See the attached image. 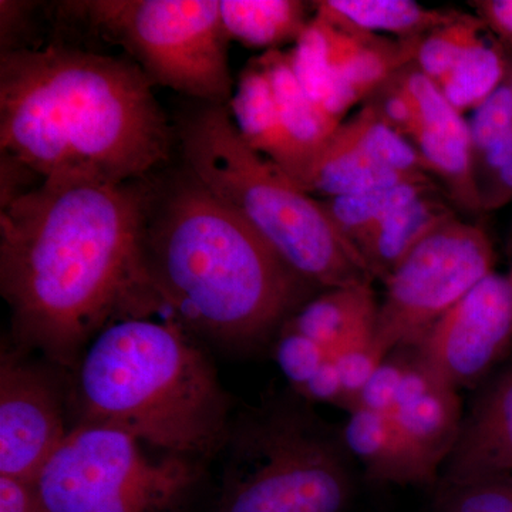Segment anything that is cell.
Returning <instances> with one entry per match:
<instances>
[{
	"instance_id": "cell-34",
	"label": "cell",
	"mask_w": 512,
	"mask_h": 512,
	"mask_svg": "<svg viewBox=\"0 0 512 512\" xmlns=\"http://www.w3.org/2000/svg\"><path fill=\"white\" fill-rule=\"evenodd\" d=\"M387 356L376 348L375 336L330 356L338 366L349 413L355 410L357 397Z\"/></svg>"
},
{
	"instance_id": "cell-27",
	"label": "cell",
	"mask_w": 512,
	"mask_h": 512,
	"mask_svg": "<svg viewBox=\"0 0 512 512\" xmlns=\"http://www.w3.org/2000/svg\"><path fill=\"white\" fill-rule=\"evenodd\" d=\"M338 133L389 170L431 177L429 168L416 148L390 127L370 103H363L356 114L343 120Z\"/></svg>"
},
{
	"instance_id": "cell-22",
	"label": "cell",
	"mask_w": 512,
	"mask_h": 512,
	"mask_svg": "<svg viewBox=\"0 0 512 512\" xmlns=\"http://www.w3.org/2000/svg\"><path fill=\"white\" fill-rule=\"evenodd\" d=\"M316 12L373 35L423 39L460 18L456 9L427 8L412 0H319Z\"/></svg>"
},
{
	"instance_id": "cell-26",
	"label": "cell",
	"mask_w": 512,
	"mask_h": 512,
	"mask_svg": "<svg viewBox=\"0 0 512 512\" xmlns=\"http://www.w3.org/2000/svg\"><path fill=\"white\" fill-rule=\"evenodd\" d=\"M511 66L510 57L497 40L488 42L484 37L437 86L458 113L476 111L504 83Z\"/></svg>"
},
{
	"instance_id": "cell-32",
	"label": "cell",
	"mask_w": 512,
	"mask_h": 512,
	"mask_svg": "<svg viewBox=\"0 0 512 512\" xmlns=\"http://www.w3.org/2000/svg\"><path fill=\"white\" fill-rule=\"evenodd\" d=\"M473 167L481 214L512 202V143L477 154Z\"/></svg>"
},
{
	"instance_id": "cell-16",
	"label": "cell",
	"mask_w": 512,
	"mask_h": 512,
	"mask_svg": "<svg viewBox=\"0 0 512 512\" xmlns=\"http://www.w3.org/2000/svg\"><path fill=\"white\" fill-rule=\"evenodd\" d=\"M342 437L372 483L433 488L439 484L440 471L386 414L353 410Z\"/></svg>"
},
{
	"instance_id": "cell-8",
	"label": "cell",
	"mask_w": 512,
	"mask_h": 512,
	"mask_svg": "<svg viewBox=\"0 0 512 512\" xmlns=\"http://www.w3.org/2000/svg\"><path fill=\"white\" fill-rule=\"evenodd\" d=\"M484 227L460 217L424 239L383 282L375 345L384 356L413 348L471 289L495 272Z\"/></svg>"
},
{
	"instance_id": "cell-30",
	"label": "cell",
	"mask_w": 512,
	"mask_h": 512,
	"mask_svg": "<svg viewBox=\"0 0 512 512\" xmlns=\"http://www.w3.org/2000/svg\"><path fill=\"white\" fill-rule=\"evenodd\" d=\"M470 126L473 157L512 143V90L505 82L473 113Z\"/></svg>"
},
{
	"instance_id": "cell-31",
	"label": "cell",
	"mask_w": 512,
	"mask_h": 512,
	"mask_svg": "<svg viewBox=\"0 0 512 512\" xmlns=\"http://www.w3.org/2000/svg\"><path fill=\"white\" fill-rule=\"evenodd\" d=\"M274 356L282 375L286 377L295 393L301 392L329 357L322 345L306 338L288 325H285L276 336Z\"/></svg>"
},
{
	"instance_id": "cell-9",
	"label": "cell",
	"mask_w": 512,
	"mask_h": 512,
	"mask_svg": "<svg viewBox=\"0 0 512 512\" xmlns=\"http://www.w3.org/2000/svg\"><path fill=\"white\" fill-rule=\"evenodd\" d=\"M420 40L373 35L315 10L291 50L293 69L313 103L342 123L414 63Z\"/></svg>"
},
{
	"instance_id": "cell-1",
	"label": "cell",
	"mask_w": 512,
	"mask_h": 512,
	"mask_svg": "<svg viewBox=\"0 0 512 512\" xmlns=\"http://www.w3.org/2000/svg\"><path fill=\"white\" fill-rule=\"evenodd\" d=\"M141 180L40 183L0 207V292L16 348L73 372L111 323L163 312L140 249Z\"/></svg>"
},
{
	"instance_id": "cell-25",
	"label": "cell",
	"mask_w": 512,
	"mask_h": 512,
	"mask_svg": "<svg viewBox=\"0 0 512 512\" xmlns=\"http://www.w3.org/2000/svg\"><path fill=\"white\" fill-rule=\"evenodd\" d=\"M436 188H441L436 180L426 178L319 200L339 234L356 249L360 241L392 217L394 212Z\"/></svg>"
},
{
	"instance_id": "cell-13",
	"label": "cell",
	"mask_w": 512,
	"mask_h": 512,
	"mask_svg": "<svg viewBox=\"0 0 512 512\" xmlns=\"http://www.w3.org/2000/svg\"><path fill=\"white\" fill-rule=\"evenodd\" d=\"M397 77L412 103L409 119L397 133L416 148L431 177L440 180L457 211L481 214L468 121L448 103L439 86L414 64Z\"/></svg>"
},
{
	"instance_id": "cell-37",
	"label": "cell",
	"mask_w": 512,
	"mask_h": 512,
	"mask_svg": "<svg viewBox=\"0 0 512 512\" xmlns=\"http://www.w3.org/2000/svg\"><path fill=\"white\" fill-rule=\"evenodd\" d=\"M0 512H42L35 484L0 477Z\"/></svg>"
},
{
	"instance_id": "cell-23",
	"label": "cell",
	"mask_w": 512,
	"mask_h": 512,
	"mask_svg": "<svg viewBox=\"0 0 512 512\" xmlns=\"http://www.w3.org/2000/svg\"><path fill=\"white\" fill-rule=\"evenodd\" d=\"M308 5L299 0H220L229 39L266 52L298 42L312 19Z\"/></svg>"
},
{
	"instance_id": "cell-7",
	"label": "cell",
	"mask_w": 512,
	"mask_h": 512,
	"mask_svg": "<svg viewBox=\"0 0 512 512\" xmlns=\"http://www.w3.org/2000/svg\"><path fill=\"white\" fill-rule=\"evenodd\" d=\"M57 18L123 47L154 86L217 106L234 96L220 0H76Z\"/></svg>"
},
{
	"instance_id": "cell-15",
	"label": "cell",
	"mask_w": 512,
	"mask_h": 512,
	"mask_svg": "<svg viewBox=\"0 0 512 512\" xmlns=\"http://www.w3.org/2000/svg\"><path fill=\"white\" fill-rule=\"evenodd\" d=\"M390 417L441 474L463 424L461 400L458 390L427 366L414 348Z\"/></svg>"
},
{
	"instance_id": "cell-2",
	"label": "cell",
	"mask_w": 512,
	"mask_h": 512,
	"mask_svg": "<svg viewBox=\"0 0 512 512\" xmlns=\"http://www.w3.org/2000/svg\"><path fill=\"white\" fill-rule=\"evenodd\" d=\"M133 60L62 43L0 53V147L50 184L123 185L171 164L174 123Z\"/></svg>"
},
{
	"instance_id": "cell-17",
	"label": "cell",
	"mask_w": 512,
	"mask_h": 512,
	"mask_svg": "<svg viewBox=\"0 0 512 512\" xmlns=\"http://www.w3.org/2000/svg\"><path fill=\"white\" fill-rule=\"evenodd\" d=\"M255 59L271 80L282 123L295 154L293 181L299 185L340 123L323 113L303 90L293 69L291 52L268 50Z\"/></svg>"
},
{
	"instance_id": "cell-38",
	"label": "cell",
	"mask_w": 512,
	"mask_h": 512,
	"mask_svg": "<svg viewBox=\"0 0 512 512\" xmlns=\"http://www.w3.org/2000/svg\"><path fill=\"white\" fill-rule=\"evenodd\" d=\"M510 276H511V279H512V271L510 272Z\"/></svg>"
},
{
	"instance_id": "cell-14",
	"label": "cell",
	"mask_w": 512,
	"mask_h": 512,
	"mask_svg": "<svg viewBox=\"0 0 512 512\" xmlns=\"http://www.w3.org/2000/svg\"><path fill=\"white\" fill-rule=\"evenodd\" d=\"M512 476V365L490 380L463 419L439 483Z\"/></svg>"
},
{
	"instance_id": "cell-24",
	"label": "cell",
	"mask_w": 512,
	"mask_h": 512,
	"mask_svg": "<svg viewBox=\"0 0 512 512\" xmlns=\"http://www.w3.org/2000/svg\"><path fill=\"white\" fill-rule=\"evenodd\" d=\"M204 466L163 454L150 473L90 512H181L200 485Z\"/></svg>"
},
{
	"instance_id": "cell-21",
	"label": "cell",
	"mask_w": 512,
	"mask_h": 512,
	"mask_svg": "<svg viewBox=\"0 0 512 512\" xmlns=\"http://www.w3.org/2000/svg\"><path fill=\"white\" fill-rule=\"evenodd\" d=\"M426 178L431 177L400 174L383 167L340 136L336 128L299 185L319 198H333Z\"/></svg>"
},
{
	"instance_id": "cell-5",
	"label": "cell",
	"mask_w": 512,
	"mask_h": 512,
	"mask_svg": "<svg viewBox=\"0 0 512 512\" xmlns=\"http://www.w3.org/2000/svg\"><path fill=\"white\" fill-rule=\"evenodd\" d=\"M173 123L185 167L293 271L323 291L373 282L319 198L242 140L228 106L190 100Z\"/></svg>"
},
{
	"instance_id": "cell-10",
	"label": "cell",
	"mask_w": 512,
	"mask_h": 512,
	"mask_svg": "<svg viewBox=\"0 0 512 512\" xmlns=\"http://www.w3.org/2000/svg\"><path fill=\"white\" fill-rule=\"evenodd\" d=\"M67 427L60 384L29 352L3 346L0 355V477L35 484L62 446Z\"/></svg>"
},
{
	"instance_id": "cell-11",
	"label": "cell",
	"mask_w": 512,
	"mask_h": 512,
	"mask_svg": "<svg viewBox=\"0 0 512 512\" xmlns=\"http://www.w3.org/2000/svg\"><path fill=\"white\" fill-rule=\"evenodd\" d=\"M163 457V456H161ZM161 457L109 427L76 424L36 478L42 512H90L146 476Z\"/></svg>"
},
{
	"instance_id": "cell-33",
	"label": "cell",
	"mask_w": 512,
	"mask_h": 512,
	"mask_svg": "<svg viewBox=\"0 0 512 512\" xmlns=\"http://www.w3.org/2000/svg\"><path fill=\"white\" fill-rule=\"evenodd\" d=\"M410 353L412 348H397L383 360L357 397L355 410L362 409L386 416L393 413L409 366Z\"/></svg>"
},
{
	"instance_id": "cell-3",
	"label": "cell",
	"mask_w": 512,
	"mask_h": 512,
	"mask_svg": "<svg viewBox=\"0 0 512 512\" xmlns=\"http://www.w3.org/2000/svg\"><path fill=\"white\" fill-rule=\"evenodd\" d=\"M140 249L168 319L231 352L261 349L319 291L184 163L141 180Z\"/></svg>"
},
{
	"instance_id": "cell-18",
	"label": "cell",
	"mask_w": 512,
	"mask_h": 512,
	"mask_svg": "<svg viewBox=\"0 0 512 512\" xmlns=\"http://www.w3.org/2000/svg\"><path fill=\"white\" fill-rule=\"evenodd\" d=\"M457 217L446 192L436 188L394 212L357 244L356 251L370 276L384 282L424 239Z\"/></svg>"
},
{
	"instance_id": "cell-19",
	"label": "cell",
	"mask_w": 512,
	"mask_h": 512,
	"mask_svg": "<svg viewBox=\"0 0 512 512\" xmlns=\"http://www.w3.org/2000/svg\"><path fill=\"white\" fill-rule=\"evenodd\" d=\"M379 303L372 282L326 289L286 325L315 340L329 356L375 336Z\"/></svg>"
},
{
	"instance_id": "cell-4",
	"label": "cell",
	"mask_w": 512,
	"mask_h": 512,
	"mask_svg": "<svg viewBox=\"0 0 512 512\" xmlns=\"http://www.w3.org/2000/svg\"><path fill=\"white\" fill-rule=\"evenodd\" d=\"M73 426L109 427L168 456H220L234 419L231 396L197 339L173 319H121L74 367Z\"/></svg>"
},
{
	"instance_id": "cell-36",
	"label": "cell",
	"mask_w": 512,
	"mask_h": 512,
	"mask_svg": "<svg viewBox=\"0 0 512 512\" xmlns=\"http://www.w3.org/2000/svg\"><path fill=\"white\" fill-rule=\"evenodd\" d=\"M306 402L329 403L346 409V394L340 379L338 366L332 357H328L318 372L306 383L301 392L296 393Z\"/></svg>"
},
{
	"instance_id": "cell-20",
	"label": "cell",
	"mask_w": 512,
	"mask_h": 512,
	"mask_svg": "<svg viewBox=\"0 0 512 512\" xmlns=\"http://www.w3.org/2000/svg\"><path fill=\"white\" fill-rule=\"evenodd\" d=\"M228 109L242 140L293 180L295 154L282 123L271 80L256 59L242 70Z\"/></svg>"
},
{
	"instance_id": "cell-35",
	"label": "cell",
	"mask_w": 512,
	"mask_h": 512,
	"mask_svg": "<svg viewBox=\"0 0 512 512\" xmlns=\"http://www.w3.org/2000/svg\"><path fill=\"white\" fill-rule=\"evenodd\" d=\"M470 5L512 63V0H474Z\"/></svg>"
},
{
	"instance_id": "cell-6",
	"label": "cell",
	"mask_w": 512,
	"mask_h": 512,
	"mask_svg": "<svg viewBox=\"0 0 512 512\" xmlns=\"http://www.w3.org/2000/svg\"><path fill=\"white\" fill-rule=\"evenodd\" d=\"M308 403L282 394L234 414L215 512L348 511L352 456Z\"/></svg>"
},
{
	"instance_id": "cell-12",
	"label": "cell",
	"mask_w": 512,
	"mask_h": 512,
	"mask_svg": "<svg viewBox=\"0 0 512 512\" xmlns=\"http://www.w3.org/2000/svg\"><path fill=\"white\" fill-rule=\"evenodd\" d=\"M413 348L456 390L483 382L512 349L510 274L484 278Z\"/></svg>"
},
{
	"instance_id": "cell-29",
	"label": "cell",
	"mask_w": 512,
	"mask_h": 512,
	"mask_svg": "<svg viewBox=\"0 0 512 512\" xmlns=\"http://www.w3.org/2000/svg\"><path fill=\"white\" fill-rule=\"evenodd\" d=\"M436 512H512V476L467 483H439Z\"/></svg>"
},
{
	"instance_id": "cell-28",
	"label": "cell",
	"mask_w": 512,
	"mask_h": 512,
	"mask_svg": "<svg viewBox=\"0 0 512 512\" xmlns=\"http://www.w3.org/2000/svg\"><path fill=\"white\" fill-rule=\"evenodd\" d=\"M484 32L488 30L474 13H463L420 40L413 64L437 84L471 47L484 39Z\"/></svg>"
}]
</instances>
